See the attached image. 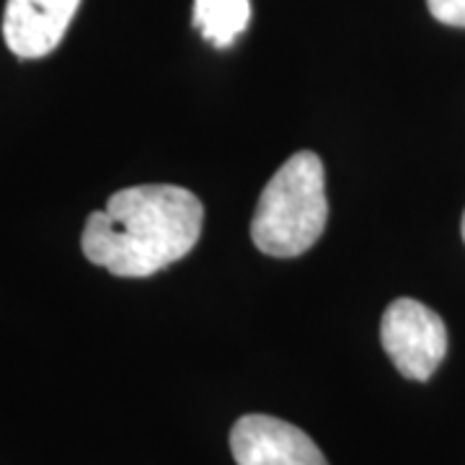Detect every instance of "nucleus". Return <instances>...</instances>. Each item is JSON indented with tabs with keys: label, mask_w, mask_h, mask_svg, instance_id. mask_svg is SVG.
<instances>
[{
	"label": "nucleus",
	"mask_w": 465,
	"mask_h": 465,
	"mask_svg": "<svg viewBox=\"0 0 465 465\" xmlns=\"http://www.w3.org/2000/svg\"><path fill=\"white\" fill-rule=\"evenodd\" d=\"M202 202L183 186L143 183L114 192L106 210L91 213L81 249L114 277H150L197 246Z\"/></svg>",
	"instance_id": "nucleus-1"
},
{
	"label": "nucleus",
	"mask_w": 465,
	"mask_h": 465,
	"mask_svg": "<svg viewBox=\"0 0 465 465\" xmlns=\"http://www.w3.org/2000/svg\"><path fill=\"white\" fill-rule=\"evenodd\" d=\"M329 220L326 171L316 153L300 150L264 186L251 220V238L266 256L292 259L316 246Z\"/></svg>",
	"instance_id": "nucleus-2"
},
{
	"label": "nucleus",
	"mask_w": 465,
	"mask_h": 465,
	"mask_svg": "<svg viewBox=\"0 0 465 465\" xmlns=\"http://www.w3.org/2000/svg\"><path fill=\"white\" fill-rule=\"evenodd\" d=\"M381 341L401 375L416 382L430 381L448 354L445 321L432 308L411 298L393 300L385 308Z\"/></svg>",
	"instance_id": "nucleus-3"
},
{
	"label": "nucleus",
	"mask_w": 465,
	"mask_h": 465,
	"mask_svg": "<svg viewBox=\"0 0 465 465\" xmlns=\"http://www.w3.org/2000/svg\"><path fill=\"white\" fill-rule=\"evenodd\" d=\"M231 452L238 465H329L300 427L266 414H246L232 424Z\"/></svg>",
	"instance_id": "nucleus-4"
},
{
	"label": "nucleus",
	"mask_w": 465,
	"mask_h": 465,
	"mask_svg": "<svg viewBox=\"0 0 465 465\" xmlns=\"http://www.w3.org/2000/svg\"><path fill=\"white\" fill-rule=\"evenodd\" d=\"M81 0H8L3 36L8 50L21 60L50 54L67 34Z\"/></svg>",
	"instance_id": "nucleus-5"
},
{
	"label": "nucleus",
	"mask_w": 465,
	"mask_h": 465,
	"mask_svg": "<svg viewBox=\"0 0 465 465\" xmlns=\"http://www.w3.org/2000/svg\"><path fill=\"white\" fill-rule=\"evenodd\" d=\"M251 21L249 0H194V26L220 50L246 32Z\"/></svg>",
	"instance_id": "nucleus-6"
},
{
	"label": "nucleus",
	"mask_w": 465,
	"mask_h": 465,
	"mask_svg": "<svg viewBox=\"0 0 465 465\" xmlns=\"http://www.w3.org/2000/svg\"><path fill=\"white\" fill-rule=\"evenodd\" d=\"M427 5L437 21L465 29V0H427Z\"/></svg>",
	"instance_id": "nucleus-7"
},
{
	"label": "nucleus",
	"mask_w": 465,
	"mask_h": 465,
	"mask_svg": "<svg viewBox=\"0 0 465 465\" xmlns=\"http://www.w3.org/2000/svg\"><path fill=\"white\" fill-rule=\"evenodd\" d=\"M460 231H463V241H465V213H463V225H460Z\"/></svg>",
	"instance_id": "nucleus-8"
}]
</instances>
